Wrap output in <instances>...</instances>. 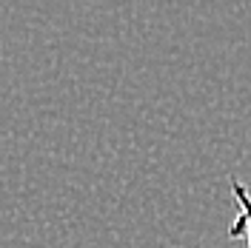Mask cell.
Instances as JSON below:
<instances>
[{
	"label": "cell",
	"mask_w": 251,
	"mask_h": 248,
	"mask_svg": "<svg viewBox=\"0 0 251 248\" xmlns=\"http://www.w3.org/2000/svg\"><path fill=\"white\" fill-rule=\"evenodd\" d=\"M231 197H234V205H237V217L228 225V237L231 240L243 237L246 246L251 248V194L240 180H231Z\"/></svg>",
	"instance_id": "cell-1"
}]
</instances>
